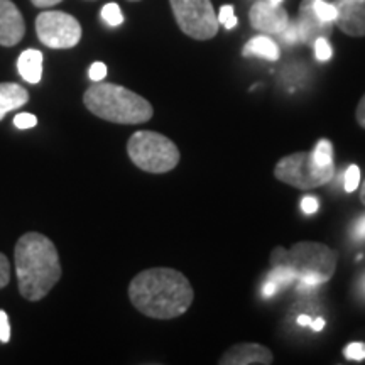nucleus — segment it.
<instances>
[{"instance_id":"1","label":"nucleus","mask_w":365,"mask_h":365,"mask_svg":"<svg viewBox=\"0 0 365 365\" xmlns=\"http://www.w3.org/2000/svg\"><path fill=\"white\" fill-rule=\"evenodd\" d=\"M129 299L145 317L173 319L188 312L195 291L182 272L170 267H153L139 272L130 281Z\"/></svg>"},{"instance_id":"2","label":"nucleus","mask_w":365,"mask_h":365,"mask_svg":"<svg viewBox=\"0 0 365 365\" xmlns=\"http://www.w3.org/2000/svg\"><path fill=\"white\" fill-rule=\"evenodd\" d=\"M16 272L19 293L27 301H41L61 279V264L56 245L39 232H27L17 240Z\"/></svg>"},{"instance_id":"3","label":"nucleus","mask_w":365,"mask_h":365,"mask_svg":"<svg viewBox=\"0 0 365 365\" xmlns=\"http://www.w3.org/2000/svg\"><path fill=\"white\" fill-rule=\"evenodd\" d=\"M83 103L95 117L112 124L139 125L154 115L153 105L148 100L115 83L97 81L85 91Z\"/></svg>"},{"instance_id":"4","label":"nucleus","mask_w":365,"mask_h":365,"mask_svg":"<svg viewBox=\"0 0 365 365\" xmlns=\"http://www.w3.org/2000/svg\"><path fill=\"white\" fill-rule=\"evenodd\" d=\"M339 255L319 242H296L291 249L276 247L271 252V264L289 267L296 274L299 291L330 281L335 274Z\"/></svg>"},{"instance_id":"5","label":"nucleus","mask_w":365,"mask_h":365,"mask_svg":"<svg viewBox=\"0 0 365 365\" xmlns=\"http://www.w3.org/2000/svg\"><path fill=\"white\" fill-rule=\"evenodd\" d=\"M127 154L140 171L164 175L180 164L181 154L170 137L153 130H139L130 135Z\"/></svg>"},{"instance_id":"6","label":"nucleus","mask_w":365,"mask_h":365,"mask_svg":"<svg viewBox=\"0 0 365 365\" xmlns=\"http://www.w3.org/2000/svg\"><path fill=\"white\" fill-rule=\"evenodd\" d=\"M335 175V164L319 166L313 153H293L279 159L274 168V176L298 190H314L331 181Z\"/></svg>"},{"instance_id":"7","label":"nucleus","mask_w":365,"mask_h":365,"mask_svg":"<svg viewBox=\"0 0 365 365\" xmlns=\"http://www.w3.org/2000/svg\"><path fill=\"white\" fill-rule=\"evenodd\" d=\"M176 24L186 36L208 41L218 33V19L210 0H170Z\"/></svg>"},{"instance_id":"8","label":"nucleus","mask_w":365,"mask_h":365,"mask_svg":"<svg viewBox=\"0 0 365 365\" xmlns=\"http://www.w3.org/2000/svg\"><path fill=\"white\" fill-rule=\"evenodd\" d=\"M36 34L48 48L70 49L81 41V26L70 14L44 11L36 17Z\"/></svg>"},{"instance_id":"9","label":"nucleus","mask_w":365,"mask_h":365,"mask_svg":"<svg viewBox=\"0 0 365 365\" xmlns=\"http://www.w3.org/2000/svg\"><path fill=\"white\" fill-rule=\"evenodd\" d=\"M250 26L266 34H281L289 24V16L279 4L259 0L250 7Z\"/></svg>"},{"instance_id":"10","label":"nucleus","mask_w":365,"mask_h":365,"mask_svg":"<svg viewBox=\"0 0 365 365\" xmlns=\"http://www.w3.org/2000/svg\"><path fill=\"white\" fill-rule=\"evenodd\" d=\"M26 34V22L12 0H0V46L12 48Z\"/></svg>"},{"instance_id":"11","label":"nucleus","mask_w":365,"mask_h":365,"mask_svg":"<svg viewBox=\"0 0 365 365\" xmlns=\"http://www.w3.org/2000/svg\"><path fill=\"white\" fill-rule=\"evenodd\" d=\"M336 9L335 24L352 38L365 36V0H339L333 4Z\"/></svg>"},{"instance_id":"12","label":"nucleus","mask_w":365,"mask_h":365,"mask_svg":"<svg viewBox=\"0 0 365 365\" xmlns=\"http://www.w3.org/2000/svg\"><path fill=\"white\" fill-rule=\"evenodd\" d=\"M272 362V352L261 344L232 345L220 359V365H269Z\"/></svg>"},{"instance_id":"13","label":"nucleus","mask_w":365,"mask_h":365,"mask_svg":"<svg viewBox=\"0 0 365 365\" xmlns=\"http://www.w3.org/2000/svg\"><path fill=\"white\" fill-rule=\"evenodd\" d=\"M333 22H325L317 16L313 9V0H303L299 7L298 27L299 41L307 44H313L318 38H327L331 33Z\"/></svg>"},{"instance_id":"14","label":"nucleus","mask_w":365,"mask_h":365,"mask_svg":"<svg viewBox=\"0 0 365 365\" xmlns=\"http://www.w3.org/2000/svg\"><path fill=\"white\" fill-rule=\"evenodd\" d=\"M29 102V91L17 83H0V120L9 112L17 110Z\"/></svg>"},{"instance_id":"15","label":"nucleus","mask_w":365,"mask_h":365,"mask_svg":"<svg viewBox=\"0 0 365 365\" xmlns=\"http://www.w3.org/2000/svg\"><path fill=\"white\" fill-rule=\"evenodd\" d=\"M43 53L38 49H26L24 53H21L17 59V70H19L22 80L31 85L39 83L43 78Z\"/></svg>"},{"instance_id":"16","label":"nucleus","mask_w":365,"mask_h":365,"mask_svg":"<svg viewBox=\"0 0 365 365\" xmlns=\"http://www.w3.org/2000/svg\"><path fill=\"white\" fill-rule=\"evenodd\" d=\"M252 54L266 58L269 61H277L281 53L272 39L266 38V36H257V38L250 39L244 48V56H252Z\"/></svg>"},{"instance_id":"17","label":"nucleus","mask_w":365,"mask_h":365,"mask_svg":"<svg viewBox=\"0 0 365 365\" xmlns=\"http://www.w3.org/2000/svg\"><path fill=\"white\" fill-rule=\"evenodd\" d=\"M312 153L314 161H317L319 166H330V164H333V148L328 139H319Z\"/></svg>"},{"instance_id":"18","label":"nucleus","mask_w":365,"mask_h":365,"mask_svg":"<svg viewBox=\"0 0 365 365\" xmlns=\"http://www.w3.org/2000/svg\"><path fill=\"white\" fill-rule=\"evenodd\" d=\"M267 279L274 281L277 286L282 287V286H289L291 282H294V281H296V274H294L293 271H291L289 267L274 266L272 271L269 272Z\"/></svg>"},{"instance_id":"19","label":"nucleus","mask_w":365,"mask_h":365,"mask_svg":"<svg viewBox=\"0 0 365 365\" xmlns=\"http://www.w3.org/2000/svg\"><path fill=\"white\" fill-rule=\"evenodd\" d=\"M102 19L107 22L108 26L117 27V26H120L122 22H124V16H122L120 7H118L115 2H110V4H107V6H103Z\"/></svg>"},{"instance_id":"20","label":"nucleus","mask_w":365,"mask_h":365,"mask_svg":"<svg viewBox=\"0 0 365 365\" xmlns=\"http://www.w3.org/2000/svg\"><path fill=\"white\" fill-rule=\"evenodd\" d=\"M313 9L317 16L325 22H333L336 17V9L333 4H328L325 0H313Z\"/></svg>"},{"instance_id":"21","label":"nucleus","mask_w":365,"mask_h":365,"mask_svg":"<svg viewBox=\"0 0 365 365\" xmlns=\"http://www.w3.org/2000/svg\"><path fill=\"white\" fill-rule=\"evenodd\" d=\"M218 24H223L225 29H234L237 26V17H235V11L232 6H223L220 9V14L217 16Z\"/></svg>"},{"instance_id":"22","label":"nucleus","mask_w":365,"mask_h":365,"mask_svg":"<svg viewBox=\"0 0 365 365\" xmlns=\"http://www.w3.org/2000/svg\"><path fill=\"white\" fill-rule=\"evenodd\" d=\"M359 182H360V170L357 166H350L349 170L345 173L344 178V186L346 193H352L359 188Z\"/></svg>"},{"instance_id":"23","label":"nucleus","mask_w":365,"mask_h":365,"mask_svg":"<svg viewBox=\"0 0 365 365\" xmlns=\"http://www.w3.org/2000/svg\"><path fill=\"white\" fill-rule=\"evenodd\" d=\"M314 54L318 61H328L331 58V46L327 38H318L314 41Z\"/></svg>"},{"instance_id":"24","label":"nucleus","mask_w":365,"mask_h":365,"mask_svg":"<svg viewBox=\"0 0 365 365\" xmlns=\"http://www.w3.org/2000/svg\"><path fill=\"white\" fill-rule=\"evenodd\" d=\"M36 124H38V117H36L34 113H17V115L14 117V125H16L17 129H33Z\"/></svg>"},{"instance_id":"25","label":"nucleus","mask_w":365,"mask_h":365,"mask_svg":"<svg viewBox=\"0 0 365 365\" xmlns=\"http://www.w3.org/2000/svg\"><path fill=\"white\" fill-rule=\"evenodd\" d=\"M9 282H11V262L6 254L0 252V289L7 287Z\"/></svg>"},{"instance_id":"26","label":"nucleus","mask_w":365,"mask_h":365,"mask_svg":"<svg viewBox=\"0 0 365 365\" xmlns=\"http://www.w3.org/2000/svg\"><path fill=\"white\" fill-rule=\"evenodd\" d=\"M345 357L349 360H364L365 359V344H350L345 349Z\"/></svg>"},{"instance_id":"27","label":"nucleus","mask_w":365,"mask_h":365,"mask_svg":"<svg viewBox=\"0 0 365 365\" xmlns=\"http://www.w3.org/2000/svg\"><path fill=\"white\" fill-rule=\"evenodd\" d=\"M11 340V325H9V317L4 309H0V341L7 344Z\"/></svg>"},{"instance_id":"28","label":"nucleus","mask_w":365,"mask_h":365,"mask_svg":"<svg viewBox=\"0 0 365 365\" xmlns=\"http://www.w3.org/2000/svg\"><path fill=\"white\" fill-rule=\"evenodd\" d=\"M88 76H90L91 81H95V83H97V81H102L105 76H107V66H105L103 63H100V61L93 63V65L90 66Z\"/></svg>"},{"instance_id":"29","label":"nucleus","mask_w":365,"mask_h":365,"mask_svg":"<svg viewBox=\"0 0 365 365\" xmlns=\"http://www.w3.org/2000/svg\"><path fill=\"white\" fill-rule=\"evenodd\" d=\"M281 36H282V39H284L287 44H294L296 41H299L298 27H296V24H291V22H289V24H287L286 29L282 31Z\"/></svg>"},{"instance_id":"30","label":"nucleus","mask_w":365,"mask_h":365,"mask_svg":"<svg viewBox=\"0 0 365 365\" xmlns=\"http://www.w3.org/2000/svg\"><path fill=\"white\" fill-rule=\"evenodd\" d=\"M301 210H303L304 213H308V215H312L318 210V200L314 198V196H304L303 200H301Z\"/></svg>"},{"instance_id":"31","label":"nucleus","mask_w":365,"mask_h":365,"mask_svg":"<svg viewBox=\"0 0 365 365\" xmlns=\"http://www.w3.org/2000/svg\"><path fill=\"white\" fill-rule=\"evenodd\" d=\"M354 239L365 240V215L360 217L354 227Z\"/></svg>"},{"instance_id":"32","label":"nucleus","mask_w":365,"mask_h":365,"mask_svg":"<svg viewBox=\"0 0 365 365\" xmlns=\"http://www.w3.org/2000/svg\"><path fill=\"white\" fill-rule=\"evenodd\" d=\"M277 291H279V286H277L274 281L267 279L266 282H264V286H262V296H264V298H271V296L276 294Z\"/></svg>"},{"instance_id":"33","label":"nucleus","mask_w":365,"mask_h":365,"mask_svg":"<svg viewBox=\"0 0 365 365\" xmlns=\"http://www.w3.org/2000/svg\"><path fill=\"white\" fill-rule=\"evenodd\" d=\"M355 115H357L359 124L365 129V95L362 97V100L359 102V107H357V112H355Z\"/></svg>"},{"instance_id":"34","label":"nucleus","mask_w":365,"mask_h":365,"mask_svg":"<svg viewBox=\"0 0 365 365\" xmlns=\"http://www.w3.org/2000/svg\"><path fill=\"white\" fill-rule=\"evenodd\" d=\"M31 2H33V6L39 9H48V7H54L56 4L63 2V0H31Z\"/></svg>"},{"instance_id":"35","label":"nucleus","mask_w":365,"mask_h":365,"mask_svg":"<svg viewBox=\"0 0 365 365\" xmlns=\"http://www.w3.org/2000/svg\"><path fill=\"white\" fill-rule=\"evenodd\" d=\"M309 327L313 328V331H322L323 327H325V319L314 318V319H312V323H309Z\"/></svg>"},{"instance_id":"36","label":"nucleus","mask_w":365,"mask_h":365,"mask_svg":"<svg viewBox=\"0 0 365 365\" xmlns=\"http://www.w3.org/2000/svg\"><path fill=\"white\" fill-rule=\"evenodd\" d=\"M298 323L301 327H308L309 323H312V318L308 317V314H299L298 317Z\"/></svg>"},{"instance_id":"37","label":"nucleus","mask_w":365,"mask_h":365,"mask_svg":"<svg viewBox=\"0 0 365 365\" xmlns=\"http://www.w3.org/2000/svg\"><path fill=\"white\" fill-rule=\"evenodd\" d=\"M360 200H362V203L365 205V182L362 185V190H360Z\"/></svg>"},{"instance_id":"38","label":"nucleus","mask_w":365,"mask_h":365,"mask_svg":"<svg viewBox=\"0 0 365 365\" xmlns=\"http://www.w3.org/2000/svg\"><path fill=\"white\" fill-rule=\"evenodd\" d=\"M269 2H274V4H281L282 0H269Z\"/></svg>"},{"instance_id":"39","label":"nucleus","mask_w":365,"mask_h":365,"mask_svg":"<svg viewBox=\"0 0 365 365\" xmlns=\"http://www.w3.org/2000/svg\"><path fill=\"white\" fill-rule=\"evenodd\" d=\"M129 2H139V0H129Z\"/></svg>"}]
</instances>
